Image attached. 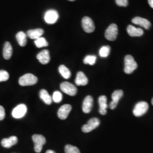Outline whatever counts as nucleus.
I'll use <instances>...</instances> for the list:
<instances>
[{"label":"nucleus","instance_id":"nucleus-1","mask_svg":"<svg viewBox=\"0 0 153 153\" xmlns=\"http://www.w3.org/2000/svg\"><path fill=\"white\" fill-rule=\"evenodd\" d=\"M124 72L126 74H131L137 68V62L131 55H126L124 59Z\"/></svg>","mask_w":153,"mask_h":153},{"label":"nucleus","instance_id":"nucleus-2","mask_svg":"<svg viewBox=\"0 0 153 153\" xmlns=\"http://www.w3.org/2000/svg\"><path fill=\"white\" fill-rule=\"evenodd\" d=\"M38 82V78L31 73H27L21 76L19 79L21 86H31L36 84Z\"/></svg>","mask_w":153,"mask_h":153},{"label":"nucleus","instance_id":"nucleus-3","mask_svg":"<svg viewBox=\"0 0 153 153\" xmlns=\"http://www.w3.org/2000/svg\"><path fill=\"white\" fill-rule=\"evenodd\" d=\"M149 109V104L146 102H140L136 104L133 111V115L136 117H140L145 114Z\"/></svg>","mask_w":153,"mask_h":153},{"label":"nucleus","instance_id":"nucleus-4","mask_svg":"<svg viewBox=\"0 0 153 153\" xmlns=\"http://www.w3.org/2000/svg\"><path fill=\"white\" fill-rule=\"evenodd\" d=\"M118 34V27L116 24H111L105 32V38L109 41L115 40Z\"/></svg>","mask_w":153,"mask_h":153},{"label":"nucleus","instance_id":"nucleus-5","mask_svg":"<svg viewBox=\"0 0 153 153\" xmlns=\"http://www.w3.org/2000/svg\"><path fill=\"white\" fill-rule=\"evenodd\" d=\"M33 142L35 143V151L36 153H40L43 146L46 142V140L45 137L41 134H34L33 135Z\"/></svg>","mask_w":153,"mask_h":153},{"label":"nucleus","instance_id":"nucleus-6","mask_svg":"<svg viewBox=\"0 0 153 153\" xmlns=\"http://www.w3.org/2000/svg\"><path fill=\"white\" fill-rule=\"evenodd\" d=\"M60 88L62 91L71 96H74L77 93L76 87L69 82H62L60 85Z\"/></svg>","mask_w":153,"mask_h":153},{"label":"nucleus","instance_id":"nucleus-7","mask_svg":"<svg viewBox=\"0 0 153 153\" xmlns=\"http://www.w3.org/2000/svg\"><path fill=\"white\" fill-rule=\"evenodd\" d=\"M59 19V14L57 11L53 9H50L46 11L44 15V20L48 24H54Z\"/></svg>","mask_w":153,"mask_h":153},{"label":"nucleus","instance_id":"nucleus-8","mask_svg":"<svg viewBox=\"0 0 153 153\" xmlns=\"http://www.w3.org/2000/svg\"><path fill=\"white\" fill-rule=\"evenodd\" d=\"M100 125V120L98 118H92L88 122L87 124L82 126V131L84 133H88L96 129Z\"/></svg>","mask_w":153,"mask_h":153},{"label":"nucleus","instance_id":"nucleus-9","mask_svg":"<svg viewBox=\"0 0 153 153\" xmlns=\"http://www.w3.org/2000/svg\"><path fill=\"white\" fill-rule=\"evenodd\" d=\"M27 109V107L25 104H19L13 110L12 116L16 119H21L26 115Z\"/></svg>","mask_w":153,"mask_h":153},{"label":"nucleus","instance_id":"nucleus-10","mask_svg":"<svg viewBox=\"0 0 153 153\" xmlns=\"http://www.w3.org/2000/svg\"><path fill=\"white\" fill-rule=\"evenodd\" d=\"M82 26L84 31L87 33H93L95 30V25L93 20L88 16H85L82 20Z\"/></svg>","mask_w":153,"mask_h":153},{"label":"nucleus","instance_id":"nucleus-11","mask_svg":"<svg viewBox=\"0 0 153 153\" xmlns=\"http://www.w3.org/2000/svg\"><path fill=\"white\" fill-rule=\"evenodd\" d=\"M123 91L121 90H115L112 94V102L109 103V107L111 109H114L117 107L118 102L123 96Z\"/></svg>","mask_w":153,"mask_h":153},{"label":"nucleus","instance_id":"nucleus-12","mask_svg":"<svg viewBox=\"0 0 153 153\" xmlns=\"http://www.w3.org/2000/svg\"><path fill=\"white\" fill-rule=\"evenodd\" d=\"M71 110V106L70 104H64L59 109L57 115L61 120L66 119Z\"/></svg>","mask_w":153,"mask_h":153},{"label":"nucleus","instance_id":"nucleus-13","mask_svg":"<svg viewBox=\"0 0 153 153\" xmlns=\"http://www.w3.org/2000/svg\"><path fill=\"white\" fill-rule=\"evenodd\" d=\"M93 105V97L90 95L87 96L83 100L82 104V110L85 114H88L91 112Z\"/></svg>","mask_w":153,"mask_h":153},{"label":"nucleus","instance_id":"nucleus-14","mask_svg":"<svg viewBox=\"0 0 153 153\" xmlns=\"http://www.w3.org/2000/svg\"><path fill=\"white\" fill-rule=\"evenodd\" d=\"M37 59L41 64L43 65L47 64L50 61L49 51L44 49L41 51L37 55Z\"/></svg>","mask_w":153,"mask_h":153},{"label":"nucleus","instance_id":"nucleus-15","mask_svg":"<svg viewBox=\"0 0 153 153\" xmlns=\"http://www.w3.org/2000/svg\"><path fill=\"white\" fill-rule=\"evenodd\" d=\"M132 22L134 24L140 25L141 26H142V27L148 30L149 29L150 27H151V23L149 21H148V19L143 18L141 17H135L132 19Z\"/></svg>","mask_w":153,"mask_h":153},{"label":"nucleus","instance_id":"nucleus-16","mask_svg":"<svg viewBox=\"0 0 153 153\" xmlns=\"http://www.w3.org/2000/svg\"><path fill=\"white\" fill-rule=\"evenodd\" d=\"M107 101V99L105 95H102L99 98V112L101 115H105L107 113V108H108Z\"/></svg>","mask_w":153,"mask_h":153},{"label":"nucleus","instance_id":"nucleus-17","mask_svg":"<svg viewBox=\"0 0 153 153\" xmlns=\"http://www.w3.org/2000/svg\"><path fill=\"white\" fill-rule=\"evenodd\" d=\"M44 30L42 28H36L28 30L27 32V35L31 39H37L43 35Z\"/></svg>","mask_w":153,"mask_h":153},{"label":"nucleus","instance_id":"nucleus-18","mask_svg":"<svg viewBox=\"0 0 153 153\" xmlns=\"http://www.w3.org/2000/svg\"><path fill=\"white\" fill-rule=\"evenodd\" d=\"M75 82L77 86H85L88 83V78L83 72L79 71L77 73Z\"/></svg>","mask_w":153,"mask_h":153},{"label":"nucleus","instance_id":"nucleus-19","mask_svg":"<svg viewBox=\"0 0 153 153\" xmlns=\"http://www.w3.org/2000/svg\"><path fill=\"white\" fill-rule=\"evenodd\" d=\"M127 32L132 37L141 36L143 34V31L141 28L135 27L131 25H129L127 27Z\"/></svg>","mask_w":153,"mask_h":153},{"label":"nucleus","instance_id":"nucleus-20","mask_svg":"<svg viewBox=\"0 0 153 153\" xmlns=\"http://www.w3.org/2000/svg\"><path fill=\"white\" fill-rule=\"evenodd\" d=\"M18 142V138L16 136H11L9 138H4L1 141V145L5 148H11L13 145H16Z\"/></svg>","mask_w":153,"mask_h":153},{"label":"nucleus","instance_id":"nucleus-21","mask_svg":"<svg viewBox=\"0 0 153 153\" xmlns=\"http://www.w3.org/2000/svg\"><path fill=\"white\" fill-rule=\"evenodd\" d=\"M12 54H13V48L11 44L9 42H6L4 45L3 56L6 60H9L11 58Z\"/></svg>","mask_w":153,"mask_h":153},{"label":"nucleus","instance_id":"nucleus-22","mask_svg":"<svg viewBox=\"0 0 153 153\" xmlns=\"http://www.w3.org/2000/svg\"><path fill=\"white\" fill-rule=\"evenodd\" d=\"M39 95H40V99L44 102L45 104L49 105L52 103V98L50 96V95L47 90H45L44 89L41 90L39 93Z\"/></svg>","mask_w":153,"mask_h":153},{"label":"nucleus","instance_id":"nucleus-23","mask_svg":"<svg viewBox=\"0 0 153 153\" xmlns=\"http://www.w3.org/2000/svg\"><path fill=\"white\" fill-rule=\"evenodd\" d=\"M27 36L26 33L23 31H20L17 33L16 35V38L18 44L21 47H25L27 43Z\"/></svg>","mask_w":153,"mask_h":153},{"label":"nucleus","instance_id":"nucleus-24","mask_svg":"<svg viewBox=\"0 0 153 153\" xmlns=\"http://www.w3.org/2000/svg\"><path fill=\"white\" fill-rule=\"evenodd\" d=\"M59 71L61 75L65 79H68L71 76V72L65 66L61 65L59 68Z\"/></svg>","mask_w":153,"mask_h":153},{"label":"nucleus","instance_id":"nucleus-25","mask_svg":"<svg viewBox=\"0 0 153 153\" xmlns=\"http://www.w3.org/2000/svg\"><path fill=\"white\" fill-rule=\"evenodd\" d=\"M35 45L39 48L47 47L48 45V43L46 40V39L43 37H40L39 38L36 39L35 40Z\"/></svg>","mask_w":153,"mask_h":153},{"label":"nucleus","instance_id":"nucleus-26","mask_svg":"<svg viewBox=\"0 0 153 153\" xmlns=\"http://www.w3.org/2000/svg\"><path fill=\"white\" fill-rule=\"evenodd\" d=\"M111 51V48L108 45L102 47L99 50V55L102 57H107L108 56Z\"/></svg>","mask_w":153,"mask_h":153},{"label":"nucleus","instance_id":"nucleus-27","mask_svg":"<svg viewBox=\"0 0 153 153\" xmlns=\"http://www.w3.org/2000/svg\"><path fill=\"white\" fill-rule=\"evenodd\" d=\"M97 60V57L94 55H88L85 57L83 60V62L85 64H89L90 65H93L95 64Z\"/></svg>","mask_w":153,"mask_h":153},{"label":"nucleus","instance_id":"nucleus-28","mask_svg":"<svg viewBox=\"0 0 153 153\" xmlns=\"http://www.w3.org/2000/svg\"><path fill=\"white\" fill-rule=\"evenodd\" d=\"M65 153H81L78 148L72 146L71 145H67L65 147Z\"/></svg>","mask_w":153,"mask_h":153},{"label":"nucleus","instance_id":"nucleus-29","mask_svg":"<svg viewBox=\"0 0 153 153\" xmlns=\"http://www.w3.org/2000/svg\"><path fill=\"white\" fill-rule=\"evenodd\" d=\"M62 95L60 91H57L53 93L52 99L55 103H60L62 100Z\"/></svg>","mask_w":153,"mask_h":153},{"label":"nucleus","instance_id":"nucleus-30","mask_svg":"<svg viewBox=\"0 0 153 153\" xmlns=\"http://www.w3.org/2000/svg\"><path fill=\"white\" fill-rule=\"evenodd\" d=\"M9 78V74L7 71L1 70L0 71V82L6 81Z\"/></svg>","mask_w":153,"mask_h":153},{"label":"nucleus","instance_id":"nucleus-31","mask_svg":"<svg viewBox=\"0 0 153 153\" xmlns=\"http://www.w3.org/2000/svg\"><path fill=\"white\" fill-rule=\"evenodd\" d=\"M116 4L119 6L126 7L128 4V0H116Z\"/></svg>","mask_w":153,"mask_h":153},{"label":"nucleus","instance_id":"nucleus-32","mask_svg":"<svg viewBox=\"0 0 153 153\" xmlns=\"http://www.w3.org/2000/svg\"><path fill=\"white\" fill-rule=\"evenodd\" d=\"M5 117V111L4 108L0 105V120H2L4 119Z\"/></svg>","mask_w":153,"mask_h":153},{"label":"nucleus","instance_id":"nucleus-33","mask_svg":"<svg viewBox=\"0 0 153 153\" xmlns=\"http://www.w3.org/2000/svg\"><path fill=\"white\" fill-rule=\"evenodd\" d=\"M148 2L150 6L153 9V0H148Z\"/></svg>","mask_w":153,"mask_h":153},{"label":"nucleus","instance_id":"nucleus-34","mask_svg":"<svg viewBox=\"0 0 153 153\" xmlns=\"http://www.w3.org/2000/svg\"><path fill=\"white\" fill-rule=\"evenodd\" d=\"M56 153L55 152H54L53 150H47V152H46V153Z\"/></svg>","mask_w":153,"mask_h":153},{"label":"nucleus","instance_id":"nucleus-35","mask_svg":"<svg viewBox=\"0 0 153 153\" xmlns=\"http://www.w3.org/2000/svg\"><path fill=\"white\" fill-rule=\"evenodd\" d=\"M152 105H153V98L152 99Z\"/></svg>","mask_w":153,"mask_h":153},{"label":"nucleus","instance_id":"nucleus-36","mask_svg":"<svg viewBox=\"0 0 153 153\" xmlns=\"http://www.w3.org/2000/svg\"><path fill=\"white\" fill-rule=\"evenodd\" d=\"M68 1H74L75 0H68Z\"/></svg>","mask_w":153,"mask_h":153}]
</instances>
